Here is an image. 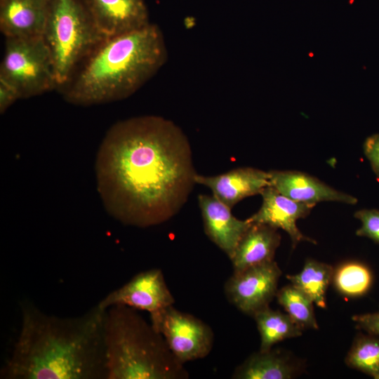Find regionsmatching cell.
<instances>
[{
  "label": "cell",
  "mask_w": 379,
  "mask_h": 379,
  "mask_svg": "<svg viewBox=\"0 0 379 379\" xmlns=\"http://www.w3.org/2000/svg\"><path fill=\"white\" fill-rule=\"evenodd\" d=\"M95 167L107 212L124 225L138 227L173 218L196 183L187 135L160 116L131 117L112 126Z\"/></svg>",
  "instance_id": "1"
},
{
  "label": "cell",
  "mask_w": 379,
  "mask_h": 379,
  "mask_svg": "<svg viewBox=\"0 0 379 379\" xmlns=\"http://www.w3.org/2000/svg\"><path fill=\"white\" fill-rule=\"evenodd\" d=\"M21 326L3 379H107L105 310L61 317L20 304Z\"/></svg>",
  "instance_id": "2"
},
{
  "label": "cell",
  "mask_w": 379,
  "mask_h": 379,
  "mask_svg": "<svg viewBox=\"0 0 379 379\" xmlns=\"http://www.w3.org/2000/svg\"><path fill=\"white\" fill-rule=\"evenodd\" d=\"M168 50L154 23L105 39L84 60L64 89L69 103L88 106L123 100L140 89L164 66Z\"/></svg>",
  "instance_id": "3"
},
{
  "label": "cell",
  "mask_w": 379,
  "mask_h": 379,
  "mask_svg": "<svg viewBox=\"0 0 379 379\" xmlns=\"http://www.w3.org/2000/svg\"><path fill=\"white\" fill-rule=\"evenodd\" d=\"M107 379H185L189 374L165 339L138 310L116 305L105 310Z\"/></svg>",
  "instance_id": "4"
},
{
  "label": "cell",
  "mask_w": 379,
  "mask_h": 379,
  "mask_svg": "<svg viewBox=\"0 0 379 379\" xmlns=\"http://www.w3.org/2000/svg\"><path fill=\"white\" fill-rule=\"evenodd\" d=\"M43 37L58 87L67 85L77 66L105 39L83 0H49Z\"/></svg>",
  "instance_id": "5"
},
{
  "label": "cell",
  "mask_w": 379,
  "mask_h": 379,
  "mask_svg": "<svg viewBox=\"0 0 379 379\" xmlns=\"http://www.w3.org/2000/svg\"><path fill=\"white\" fill-rule=\"evenodd\" d=\"M0 78L13 85L21 98L58 87L49 49L43 36L7 37Z\"/></svg>",
  "instance_id": "6"
},
{
  "label": "cell",
  "mask_w": 379,
  "mask_h": 379,
  "mask_svg": "<svg viewBox=\"0 0 379 379\" xmlns=\"http://www.w3.org/2000/svg\"><path fill=\"white\" fill-rule=\"evenodd\" d=\"M154 328L165 339L174 356L182 364L202 359L212 350L211 328L198 318L171 305L150 314Z\"/></svg>",
  "instance_id": "7"
},
{
  "label": "cell",
  "mask_w": 379,
  "mask_h": 379,
  "mask_svg": "<svg viewBox=\"0 0 379 379\" xmlns=\"http://www.w3.org/2000/svg\"><path fill=\"white\" fill-rule=\"evenodd\" d=\"M281 275L274 260L251 267L233 273L225 285V294L238 310L253 316L276 297Z\"/></svg>",
  "instance_id": "8"
},
{
  "label": "cell",
  "mask_w": 379,
  "mask_h": 379,
  "mask_svg": "<svg viewBox=\"0 0 379 379\" xmlns=\"http://www.w3.org/2000/svg\"><path fill=\"white\" fill-rule=\"evenodd\" d=\"M162 271L151 269L135 274L127 283L109 292L97 305L102 310L123 305L154 314L174 303Z\"/></svg>",
  "instance_id": "9"
},
{
  "label": "cell",
  "mask_w": 379,
  "mask_h": 379,
  "mask_svg": "<svg viewBox=\"0 0 379 379\" xmlns=\"http://www.w3.org/2000/svg\"><path fill=\"white\" fill-rule=\"evenodd\" d=\"M105 39L133 32L150 23L145 0H83Z\"/></svg>",
  "instance_id": "10"
},
{
  "label": "cell",
  "mask_w": 379,
  "mask_h": 379,
  "mask_svg": "<svg viewBox=\"0 0 379 379\" xmlns=\"http://www.w3.org/2000/svg\"><path fill=\"white\" fill-rule=\"evenodd\" d=\"M260 194L262 205L256 213L248 218L251 222L265 224L277 230H283L289 235L293 248L302 241L316 243L304 235L297 227V221L307 216L313 206L296 201L270 185Z\"/></svg>",
  "instance_id": "11"
},
{
  "label": "cell",
  "mask_w": 379,
  "mask_h": 379,
  "mask_svg": "<svg viewBox=\"0 0 379 379\" xmlns=\"http://www.w3.org/2000/svg\"><path fill=\"white\" fill-rule=\"evenodd\" d=\"M198 202L206 234L230 259L252 222L237 218L231 208L213 194H199Z\"/></svg>",
  "instance_id": "12"
},
{
  "label": "cell",
  "mask_w": 379,
  "mask_h": 379,
  "mask_svg": "<svg viewBox=\"0 0 379 379\" xmlns=\"http://www.w3.org/2000/svg\"><path fill=\"white\" fill-rule=\"evenodd\" d=\"M196 184L208 187L213 195L232 209L242 199L261 194L270 185L269 172L252 167L232 169L217 175H195Z\"/></svg>",
  "instance_id": "13"
},
{
  "label": "cell",
  "mask_w": 379,
  "mask_h": 379,
  "mask_svg": "<svg viewBox=\"0 0 379 379\" xmlns=\"http://www.w3.org/2000/svg\"><path fill=\"white\" fill-rule=\"evenodd\" d=\"M270 184L285 196L314 206L323 201L355 204L354 197L335 190L309 174L297 171H268Z\"/></svg>",
  "instance_id": "14"
},
{
  "label": "cell",
  "mask_w": 379,
  "mask_h": 379,
  "mask_svg": "<svg viewBox=\"0 0 379 379\" xmlns=\"http://www.w3.org/2000/svg\"><path fill=\"white\" fill-rule=\"evenodd\" d=\"M49 0H0V30L7 37L42 36Z\"/></svg>",
  "instance_id": "15"
},
{
  "label": "cell",
  "mask_w": 379,
  "mask_h": 379,
  "mask_svg": "<svg viewBox=\"0 0 379 379\" xmlns=\"http://www.w3.org/2000/svg\"><path fill=\"white\" fill-rule=\"evenodd\" d=\"M280 242L277 229L265 224L252 223L230 258L233 273L274 260Z\"/></svg>",
  "instance_id": "16"
},
{
  "label": "cell",
  "mask_w": 379,
  "mask_h": 379,
  "mask_svg": "<svg viewBox=\"0 0 379 379\" xmlns=\"http://www.w3.org/2000/svg\"><path fill=\"white\" fill-rule=\"evenodd\" d=\"M297 368L291 360L279 352L260 351L251 354L236 368L235 379H290Z\"/></svg>",
  "instance_id": "17"
},
{
  "label": "cell",
  "mask_w": 379,
  "mask_h": 379,
  "mask_svg": "<svg viewBox=\"0 0 379 379\" xmlns=\"http://www.w3.org/2000/svg\"><path fill=\"white\" fill-rule=\"evenodd\" d=\"M260 335V351L270 350L277 343L302 335V328L287 314L270 306L253 316Z\"/></svg>",
  "instance_id": "18"
},
{
  "label": "cell",
  "mask_w": 379,
  "mask_h": 379,
  "mask_svg": "<svg viewBox=\"0 0 379 379\" xmlns=\"http://www.w3.org/2000/svg\"><path fill=\"white\" fill-rule=\"evenodd\" d=\"M333 270L328 264L307 259L299 273L287 275L286 278L292 285L308 295L317 306L324 309L326 307V293Z\"/></svg>",
  "instance_id": "19"
},
{
  "label": "cell",
  "mask_w": 379,
  "mask_h": 379,
  "mask_svg": "<svg viewBox=\"0 0 379 379\" xmlns=\"http://www.w3.org/2000/svg\"><path fill=\"white\" fill-rule=\"evenodd\" d=\"M332 281L335 289L349 298L360 297L370 289L373 275L364 264L348 261L340 264L333 270Z\"/></svg>",
  "instance_id": "20"
},
{
  "label": "cell",
  "mask_w": 379,
  "mask_h": 379,
  "mask_svg": "<svg viewBox=\"0 0 379 379\" xmlns=\"http://www.w3.org/2000/svg\"><path fill=\"white\" fill-rule=\"evenodd\" d=\"M276 298L279 304L302 329H318L313 307L314 303L305 293L291 284L278 290Z\"/></svg>",
  "instance_id": "21"
},
{
  "label": "cell",
  "mask_w": 379,
  "mask_h": 379,
  "mask_svg": "<svg viewBox=\"0 0 379 379\" xmlns=\"http://www.w3.org/2000/svg\"><path fill=\"white\" fill-rule=\"evenodd\" d=\"M347 365L375 379L379 375V337L358 335L345 358Z\"/></svg>",
  "instance_id": "22"
},
{
  "label": "cell",
  "mask_w": 379,
  "mask_h": 379,
  "mask_svg": "<svg viewBox=\"0 0 379 379\" xmlns=\"http://www.w3.org/2000/svg\"><path fill=\"white\" fill-rule=\"evenodd\" d=\"M354 215L361 223L356 234L379 243V210L361 209L357 211Z\"/></svg>",
  "instance_id": "23"
},
{
  "label": "cell",
  "mask_w": 379,
  "mask_h": 379,
  "mask_svg": "<svg viewBox=\"0 0 379 379\" xmlns=\"http://www.w3.org/2000/svg\"><path fill=\"white\" fill-rule=\"evenodd\" d=\"M364 152L379 178V133L371 135L365 140Z\"/></svg>",
  "instance_id": "24"
},
{
  "label": "cell",
  "mask_w": 379,
  "mask_h": 379,
  "mask_svg": "<svg viewBox=\"0 0 379 379\" xmlns=\"http://www.w3.org/2000/svg\"><path fill=\"white\" fill-rule=\"evenodd\" d=\"M352 320L357 328L379 337V312L354 315Z\"/></svg>",
  "instance_id": "25"
},
{
  "label": "cell",
  "mask_w": 379,
  "mask_h": 379,
  "mask_svg": "<svg viewBox=\"0 0 379 379\" xmlns=\"http://www.w3.org/2000/svg\"><path fill=\"white\" fill-rule=\"evenodd\" d=\"M18 99H21V97L18 90L10 83L0 78L1 114H4Z\"/></svg>",
  "instance_id": "26"
},
{
  "label": "cell",
  "mask_w": 379,
  "mask_h": 379,
  "mask_svg": "<svg viewBox=\"0 0 379 379\" xmlns=\"http://www.w3.org/2000/svg\"><path fill=\"white\" fill-rule=\"evenodd\" d=\"M375 379H379V375L375 378Z\"/></svg>",
  "instance_id": "27"
}]
</instances>
